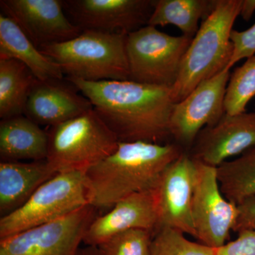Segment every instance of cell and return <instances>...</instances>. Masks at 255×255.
Returning a JSON list of instances; mask_svg holds the SVG:
<instances>
[{
    "mask_svg": "<svg viewBox=\"0 0 255 255\" xmlns=\"http://www.w3.org/2000/svg\"><path fill=\"white\" fill-rule=\"evenodd\" d=\"M90 205L85 172L58 173L26 203L0 219V240L52 222Z\"/></svg>",
    "mask_w": 255,
    "mask_h": 255,
    "instance_id": "6",
    "label": "cell"
},
{
    "mask_svg": "<svg viewBox=\"0 0 255 255\" xmlns=\"http://www.w3.org/2000/svg\"><path fill=\"white\" fill-rule=\"evenodd\" d=\"M154 233L133 229L116 235L98 246L102 255H151Z\"/></svg>",
    "mask_w": 255,
    "mask_h": 255,
    "instance_id": "25",
    "label": "cell"
},
{
    "mask_svg": "<svg viewBox=\"0 0 255 255\" xmlns=\"http://www.w3.org/2000/svg\"><path fill=\"white\" fill-rule=\"evenodd\" d=\"M47 130L26 116L0 122L1 162L45 160L48 155Z\"/></svg>",
    "mask_w": 255,
    "mask_h": 255,
    "instance_id": "18",
    "label": "cell"
},
{
    "mask_svg": "<svg viewBox=\"0 0 255 255\" xmlns=\"http://www.w3.org/2000/svg\"><path fill=\"white\" fill-rule=\"evenodd\" d=\"M216 255H255V231L238 233L236 240L216 248Z\"/></svg>",
    "mask_w": 255,
    "mask_h": 255,
    "instance_id": "27",
    "label": "cell"
},
{
    "mask_svg": "<svg viewBox=\"0 0 255 255\" xmlns=\"http://www.w3.org/2000/svg\"><path fill=\"white\" fill-rule=\"evenodd\" d=\"M0 59L21 62L39 81L63 79L59 65L42 53L18 25L2 13L0 14Z\"/></svg>",
    "mask_w": 255,
    "mask_h": 255,
    "instance_id": "19",
    "label": "cell"
},
{
    "mask_svg": "<svg viewBox=\"0 0 255 255\" xmlns=\"http://www.w3.org/2000/svg\"><path fill=\"white\" fill-rule=\"evenodd\" d=\"M65 79L90 101L119 142H172L169 122L175 105L172 87L131 80Z\"/></svg>",
    "mask_w": 255,
    "mask_h": 255,
    "instance_id": "1",
    "label": "cell"
},
{
    "mask_svg": "<svg viewBox=\"0 0 255 255\" xmlns=\"http://www.w3.org/2000/svg\"><path fill=\"white\" fill-rule=\"evenodd\" d=\"M46 161L55 173L85 172L108 157L119 140L95 110L49 127Z\"/></svg>",
    "mask_w": 255,
    "mask_h": 255,
    "instance_id": "5",
    "label": "cell"
},
{
    "mask_svg": "<svg viewBox=\"0 0 255 255\" xmlns=\"http://www.w3.org/2000/svg\"><path fill=\"white\" fill-rule=\"evenodd\" d=\"M78 255H102L98 247L86 246L80 248Z\"/></svg>",
    "mask_w": 255,
    "mask_h": 255,
    "instance_id": "30",
    "label": "cell"
},
{
    "mask_svg": "<svg viewBox=\"0 0 255 255\" xmlns=\"http://www.w3.org/2000/svg\"><path fill=\"white\" fill-rule=\"evenodd\" d=\"M238 214L233 231H251L255 232V195L238 204Z\"/></svg>",
    "mask_w": 255,
    "mask_h": 255,
    "instance_id": "28",
    "label": "cell"
},
{
    "mask_svg": "<svg viewBox=\"0 0 255 255\" xmlns=\"http://www.w3.org/2000/svg\"><path fill=\"white\" fill-rule=\"evenodd\" d=\"M37 79L26 65L14 59H0V118L23 115Z\"/></svg>",
    "mask_w": 255,
    "mask_h": 255,
    "instance_id": "20",
    "label": "cell"
},
{
    "mask_svg": "<svg viewBox=\"0 0 255 255\" xmlns=\"http://www.w3.org/2000/svg\"><path fill=\"white\" fill-rule=\"evenodd\" d=\"M214 1L209 0H155L149 26L172 24L183 36L193 38L199 30V21L205 19L214 9Z\"/></svg>",
    "mask_w": 255,
    "mask_h": 255,
    "instance_id": "21",
    "label": "cell"
},
{
    "mask_svg": "<svg viewBox=\"0 0 255 255\" xmlns=\"http://www.w3.org/2000/svg\"><path fill=\"white\" fill-rule=\"evenodd\" d=\"M186 152L175 142H119L85 172L90 205L109 211L119 201L155 189L164 171Z\"/></svg>",
    "mask_w": 255,
    "mask_h": 255,
    "instance_id": "2",
    "label": "cell"
},
{
    "mask_svg": "<svg viewBox=\"0 0 255 255\" xmlns=\"http://www.w3.org/2000/svg\"><path fill=\"white\" fill-rule=\"evenodd\" d=\"M46 159L0 162V215L21 207L43 183L55 174Z\"/></svg>",
    "mask_w": 255,
    "mask_h": 255,
    "instance_id": "17",
    "label": "cell"
},
{
    "mask_svg": "<svg viewBox=\"0 0 255 255\" xmlns=\"http://www.w3.org/2000/svg\"><path fill=\"white\" fill-rule=\"evenodd\" d=\"M66 79L42 82L32 87L23 115L39 126L51 127L93 110L90 101Z\"/></svg>",
    "mask_w": 255,
    "mask_h": 255,
    "instance_id": "16",
    "label": "cell"
},
{
    "mask_svg": "<svg viewBox=\"0 0 255 255\" xmlns=\"http://www.w3.org/2000/svg\"><path fill=\"white\" fill-rule=\"evenodd\" d=\"M255 11V0H242L240 16L248 21Z\"/></svg>",
    "mask_w": 255,
    "mask_h": 255,
    "instance_id": "29",
    "label": "cell"
},
{
    "mask_svg": "<svg viewBox=\"0 0 255 255\" xmlns=\"http://www.w3.org/2000/svg\"><path fill=\"white\" fill-rule=\"evenodd\" d=\"M194 161L196 180L191 206L194 238L205 246L219 248L227 243L234 228L238 206L223 195L217 167Z\"/></svg>",
    "mask_w": 255,
    "mask_h": 255,
    "instance_id": "9",
    "label": "cell"
},
{
    "mask_svg": "<svg viewBox=\"0 0 255 255\" xmlns=\"http://www.w3.org/2000/svg\"><path fill=\"white\" fill-rule=\"evenodd\" d=\"M127 36L85 30L73 39L39 50L59 65L66 78L88 82L130 80Z\"/></svg>",
    "mask_w": 255,
    "mask_h": 255,
    "instance_id": "4",
    "label": "cell"
},
{
    "mask_svg": "<svg viewBox=\"0 0 255 255\" xmlns=\"http://www.w3.org/2000/svg\"><path fill=\"white\" fill-rule=\"evenodd\" d=\"M218 179L223 195L238 205L255 195V147L240 157L217 167Z\"/></svg>",
    "mask_w": 255,
    "mask_h": 255,
    "instance_id": "22",
    "label": "cell"
},
{
    "mask_svg": "<svg viewBox=\"0 0 255 255\" xmlns=\"http://www.w3.org/2000/svg\"><path fill=\"white\" fill-rule=\"evenodd\" d=\"M242 0H215L214 9L201 23L183 57L172 87L174 102L189 95L201 82L226 70L232 58L231 33L240 16Z\"/></svg>",
    "mask_w": 255,
    "mask_h": 255,
    "instance_id": "3",
    "label": "cell"
},
{
    "mask_svg": "<svg viewBox=\"0 0 255 255\" xmlns=\"http://www.w3.org/2000/svg\"><path fill=\"white\" fill-rule=\"evenodd\" d=\"M97 210L83 206L52 222L0 240V255H78Z\"/></svg>",
    "mask_w": 255,
    "mask_h": 255,
    "instance_id": "8",
    "label": "cell"
},
{
    "mask_svg": "<svg viewBox=\"0 0 255 255\" xmlns=\"http://www.w3.org/2000/svg\"><path fill=\"white\" fill-rule=\"evenodd\" d=\"M157 213L154 189L142 191L119 201L108 212L97 216L87 228L83 243L98 247L116 235L133 229L155 234Z\"/></svg>",
    "mask_w": 255,
    "mask_h": 255,
    "instance_id": "15",
    "label": "cell"
},
{
    "mask_svg": "<svg viewBox=\"0 0 255 255\" xmlns=\"http://www.w3.org/2000/svg\"><path fill=\"white\" fill-rule=\"evenodd\" d=\"M155 0H66L64 10L82 31L128 35L148 24Z\"/></svg>",
    "mask_w": 255,
    "mask_h": 255,
    "instance_id": "11",
    "label": "cell"
},
{
    "mask_svg": "<svg viewBox=\"0 0 255 255\" xmlns=\"http://www.w3.org/2000/svg\"><path fill=\"white\" fill-rule=\"evenodd\" d=\"M231 40L233 44V53L226 70H231L233 65L240 60L248 59L255 55V23L246 31L233 29Z\"/></svg>",
    "mask_w": 255,
    "mask_h": 255,
    "instance_id": "26",
    "label": "cell"
},
{
    "mask_svg": "<svg viewBox=\"0 0 255 255\" xmlns=\"http://www.w3.org/2000/svg\"><path fill=\"white\" fill-rule=\"evenodd\" d=\"M191 40L183 35L170 36L149 25L128 35L130 80L146 85L173 87Z\"/></svg>",
    "mask_w": 255,
    "mask_h": 255,
    "instance_id": "7",
    "label": "cell"
},
{
    "mask_svg": "<svg viewBox=\"0 0 255 255\" xmlns=\"http://www.w3.org/2000/svg\"><path fill=\"white\" fill-rule=\"evenodd\" d=\"M255 97V55L231 74L225 97V112L231 115L244 113Z\"/></svg>",
    "mask_w": 255,
    "mask_h": 255,
    "instance_id": "23",
    "label": "cell"
},
{
    "mask_svg": "<svg viewBox=\"0 0 255 255\" xmlns=\"http://www.w3.org/2000/svg\"><path fill=\"white\" fill-rule=\"evenodd\" d=\"M230 70L201 82L184 100L176 103L169 128L174 142L189 152L199 132L214 125L226 114L224 101Z\"/></svg>",
    "mask_w": 255,
    "mask_h": 255,
    "instance_id": "10",
    "label": "cell"
},
{
    "mask_svg": "<svg viewBox=\"0 0 255 255\" xmlns=\"http://www.w3.org/2000/svg\"><path fill=\"white\" fill-rule=\"evenodd\" d=\"M196 172L195 161L187 152L164 171L154 189L157 213L155 233L172 228L195 238L191 206Z\"/></svg>",
    "mask_w": 255,
    "mask_h": 255,
    "instance_id": "12",
    "label": "cell"
},
{
    "mask_svg": "<svg viewBox=\"0 0 255 255\" xmlns=\"http://www.w3.org/2000/svg\"><path fill=\"white\" fill-rule=\"evenodd\" d=\"M151 255H216V248L191 241L177 230L162 228L152 238Z\"/></svg>",
    "mask_w": 255,
    "mask_h": 255,
    "instance_id": "24",
    "label": "cell"
},
{
    "mask_svg": "<svg viewBox=\"0 0 255 255\" xmlns=\"http://www.w3.org/2000/svg\"><path fill=\"white\" fill-rule=\"evenodd\" d=\"M254 147L255 112L226 113L217 123L199 132L187 152L195 160L218 167Z\"/></svg>",
    "mask_w": 255,
    "mask_h": 255,
    "instance_id": "14",
    "label": "cell"
},
{
    "mask_svg": "<svg viewBox=\"0 0 255 255\" xmlns=\"http://www.w3.org/2000/svg\"><path fill=\"white\" fill-rule=\"evenodd\" d=\"M0 6L38 49L73 39L82 31L65 14L61 0H1Z\"/></svg>",
    "mask_w": 255,
    "mask_h": 255,
    "instance_id": "13",
    "label": "cell"
}]
</instances>
